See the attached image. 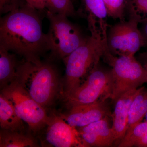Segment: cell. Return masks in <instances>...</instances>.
Segmentation results:
<instances>
[{
	"label": "cell",
	"mask_w": 147,
	"mask_h": 147,
	"mask_svg": "<svg viewBox=\"0 0 147 147\" xmlns=\"http://www.w3.org/2000/svg\"><path fill=\"white\" fill-rule=\"evenodd\" d=\"M38 11L27 4L0 20V47L23 57L36 59L48 49Z\"/></svg>",
	"instance_id": "obj_1"
},
{
	"label": "cell",
	"mask_w": 147,
	"mask_h": 147,
	"mask_svg": "<svg viewBox=\"0 0 147 147\" xmlns=\"http://www.w3.org/2000/svg\"><path fill=\"white\" fill-rule=\"evenodd\" d=\"M15 81L44 108L53 103L61 87L57 69L38 58L20 61Z\"/></svg>",
	"instance_id": "obj_2"
},
{
	"label": "cell",
	"mask_w": 147,
	"mask_h": 147,
	"mask_svg": "<svg viewBox=\"0 0 147 147\" xmlns=\"http://www.w3.org/2000/svg\"><path fill=\"white\" fill-rule=\"evenodd\" d=\"M108 51L107 38L100 32H92L82 45L63 59L65 72L63 97L84 82Z\"/></svg>",
	"instance_id": "obj_3"
},
{
	"label": "cell",
	"mask_w": 147,
	"mask_h": 147,
	"mask_svg": "<svg viewBox=\"0 0 147 147\" xmlns=\"http://www.w3.org/2000/svg\"><path fill=\"white\" fill-rule=\"evenodd\" d=\"M50 23L46 34L48 49L54 57L63 60L86 40L79 27L63 14L45 11Z\"/></svg>",
	"instance_id": "obj_4"
},
{
	"label": "cell",
	"mask_w": 147,
	"mask_h": 147,
	"mask_svg": "<svg viewBox=\"0 0 147 147\" xmlns=\"http://www.w3.org/2000/svg\"><path fill=\"white\" fill-rule=\"evenodd\" d=\"M102 58L113 70L112 101L115 102L125 93L147 83V71L134 56L117 57L107 51Z\"/></svg>",
	"instance_id": "obj_5"
},
{
	"label": "cell",
	"mask_w": 147,
	"mask_h": 147,
	"mask_svg": "<svg viewBox=\"0 0 147 147\" xmlns=\"http://www.w3.org/2000/svg\"><path fill=\"white\" fill-rule=\"evenodd\" d=\"M114 76L112 68L103 67L100 62L78 87L63 97L67 106L93 103L102 99H111Z\"/></svg>",
	"instance_id": "obj_6"
},
{
	"label": "cell",
	"mask_w": 147,
	"mask_h": 147,
	"mask_svg": "<svg viewBox=\"0 0 147 147\" xmlns=\"http://www.w3.org/2000/svg\"><path fill=\"white\" fill-rule=\"evenodd\" d=\"M1 94L11 103L18 116L34 133L49 123L50 117L47 116L45 108L34 100L15 80L3 88Z\"/></svg>",
	"instance_id": "obj_7"
},
{
	"label": "cell",
	"mask_w": 147,
	"mask_h": 147,
	"mask_svg": "<svg viewBox=\"0 0 147 147\" xmlns=\"http://www.w3.org/2000/svg\"><path fill=\"white\" fill-rule=\"evenodd\" d=\"M138 24L129 18L128 21H120L109 27L107 45L111 54L115 56H134L144 46V40L138 28Z\"/></svg>",
	"instance_id": "obj_8"
},
{
	"label": "cell",
	"mask_w": 147,
	"mask_h": 147,
	"mask_svg": "<svg viewBox=\"0 0 147 147\" xmlns=\"http://www.w3.org/2000/svg\"><path fill=\"white\" fill-rule=\"evenodd\" d=\"M45 143L55 147H85L76 127L71 126L60 116L50 117L47 125Z\"/></svg>",
	"instance_id": "obj_9"
},
{
	"label": "cell",
	"mask_w": 147,
	"mask_h": 147,
	"mask_svg": "<svg viewBox=\"0 0 147 147\" xmlns=\"http://www.w3.org/2000/svg\"><path fill=\"white\" fill-rule=\"evenodd\" d=\"M108 99L72 106L67 114L60 117L69 125L76 128L86 126L108 116L111 117Z\"/></svg>",
	"instance_id": "obj_10"
},
{
	"label": "cell",
	"mask_w": 147,
	"mask_h": 147,
	"mask_svg": "<svg viewBox=\"0 0 147 147\" xmlns=\"http://www.w3.org/2000/svg\"><path fill=\"white\" fill-rule=\"evenodd\" d=\"M109 117L76 128L85 147L113 146L115 139Z\"/></svg>",
	"instance_id": "obj_11"
},
{
	"label": "cell",
	"mask_w": 147,
	"mask_h": 147,
	"mask_svg": "<svg viewBox=\"0 0 147 147\" xmlns=\"http://www.w3.org/2000/svg\"><path fill=\"white\" fill-rule=\"evenodd\" d=\"M78 13L86 18L90 32L99 31L107 36L108 14L103 0H81Z\"/></svg>",
	"instance_id": "obj_12"
},
{
	"label": "cell",
	"mask_w": 147,
	"mask_h": 147,
	"mask_svg": "<svg viewBox=\"0 0 147 147\" xmlns=\"http://www.w3.org/2000/svg\"><path fill=\"white\" fill-rule=\"evenodd\" d=\"M141 89L142 87H140L128 91L115 102V110L111 116L113 121L112 127L115 142H118V145L126 134L130 106Z\"/></svg>",
	"instance_id": "obj_13"
},
{
	"label": "cell",
	"mask_w": 147,
	"mask_h": 147,
	"mask_svg": "<svg viewBox=\"0 0 147 147\" xmlns=\"http://www.w3.org/2000/svg\"><path fill=\"white\" fill-rule=\"evenodd\" d=\"M16 54L0 47V84L1 89L16 80L20 62Z\"/></svg>",
	"instance_id": "obj_14"
},
{
	"label": "cell",
	"mask_w": 147,
	"mask_h": 147,
	"mask_svg": "<svg viewBox=\"0 0 147 147\" xmlns=\"http://www.w3.org/2000/svg\"><path fill=\"white\" fill-rule=\"evenodd\" d=\"M24 121L16 113L11 103L2 94L0 95V126L1 129L23 131Z\"/></svg>",
	"instance_id": "obj_15"
},
{
	"label": "cell",
	"mask_w": 147,
	"mask_h": 147,
	"mask_svg": "<svg viewBox=\"0 0 147 147\" xmlns=\"http://www.w3.org/2000/svg\"><path fill=\"white\" fill-rule=\"evenodd\" d=\"M147 112V88L142 87L131 102L127 131L142 121ZM126 131V132H127Z\"/></svg>",
	"instance_id": "obj_16"
},
{
	"label": "cell",
	"mask_w": 147,
	"mask_h": 147,
	"mask_svg": "<svg viewBox=\"0 0 147 147\" xmlns=\"http://www.w3.org/2000/svg\"><path fill=\"white\" fill-rule=\"evenodd\" d=\"M34 138L22 131H10L1 129V147H34L37 146Z\"/></svg>",
	"instance_id": "obj_17"
},
{
	"label": "cell",
	"mask_w": 147,
	"mask_h": 147,
	"mask_svg": "<svg viewBox=\"0 0 147 147\" xmlns=\"http://www.w3.org/2000/svg\"><path fill=\"white\" fill-rule=\"evenodd\" d=\"M118 147H147V122H141L127 131Z\"/></svg>",
	"instance_id": "obj_18"
},
{
	"label": "cell",
	"mask_w": 147,
	"mask_h": 147,
	"mask_svg": "<svg viewBox=\"0 0 147 147\" xmlns=\"http://www.w3.org/2000/svg\"><path fill=\"white\" fill-rule=\"evenodd\" d=\"M45 11L56 14H63L67 16L77 14L72 0H43Z\"/></svg>",
	"instance_id": "obj_19"
},
{
	"label": "cell",
	"mask_w": 147,
	"mask_h": 147,
	"mask_svg": "<svg viewBox=\"0 0 147 147\" xmlns=\"http://www.w3.org/2000/svg\"><path fill=\"white\" fill-rule=\"evenodd\" d=\"M126 11L129 18L139 24L147 23V0H127Z\"/></svg>",
	"instance_id": "obj_20"
},
{
	"label": "cell",
	"mask_w": 147,
	"mask_h": 147,
	"mask_svg": "<svg viewBox=\"0 0 147 147\" xmlns=\"http://www.w3.org/2000/svg\"><path fill=\"white\" fill-rule=\"evenodd\" d=\"M108 17L124 21L127 0H103Z\"/></svg>",
	"instance_id": "obj_21"
},
{
	"label": "cell",
	"mask_w": 147,
	"mask_h": 147,
	"mask_svg": "<svg viewBox=\"0 0 147 147\" xmlns=\"http://www.w3.org/2000/svg\"><path fill=\"white\" fill-rule=\"evenodd\" d=\"M27 4L26 0H0V13L5 15Z\"/></svg>",
	"instance_id": "obj_22"
},
{
	"label": "cell",
	"mask_w": 147,
	"mask_h": 147,
	"mask_svg": "<svg viewBox=\"0 0 147 147\" xmlns=\"http://www.w3.org/2000/svg\"><path fill=\"white\" fill-rule=\"evenodd\" d=\"M27 3L39 12H45L43 0H26Z\"/></svg>",
	"instance_id": "obj_23"
},
{
	"label": "cell",
	"mask_w": 147,
	"mask_h": 147,
	"mask_svg": "<svg viewBox=\"0 0 147 147\" xmlns=\"http://www.w3.org/2000/svg\"><path fill=\"white\" fill-rule=\"evenodd\" d=\"M137 58L138 60L141 63L147 71V51L139 54Z\"/></svg>",
	"instance_id": "obj_24"
},
{
	"label": "cell",
	"mask_w": 147,
	"mask_h": 147,
	"mask_svg": "<svg viewBox=\"0 0 147 147\" xmlns=\"http://www.w3.org/2000/svg\"><path fill=\"white\" fill-rule=\"evenodd\" d=\"M143 26L141 28L140 31L144 40V46L147 47V23L143 24Z\"/></svg>",
	"instance_id": "obj_25"
},
{
	"label": "cell",
	"mask_w": 147,
	"mask_h": 147,
	"mask_svg": "<svg viewBox=\"0 0 147 147\" xmlns=\"http://www.w3.org/2000/svg\"><path fill=\"white\" fill-rule=\"evenodd\" d=\"M145 118H146V121L147 122V112L146 114V115H145Z\"/></svg>",
	"instance_id": "obj_26"
},
{
	"label": "cell",
	"mask_w": 147,
	"mask_h": 147,
	"mask_svg": "<svg viewBox=\"0 0 147 147\" xmlns=\"http://www.w3.org/2000/svg\"><path fill=\"white\" fill-rule=\"evenodd\" d=\"M72 1H74V0H72Z\"/></svg>",
	"instance_id": "obj_27"
}]
</instances>
